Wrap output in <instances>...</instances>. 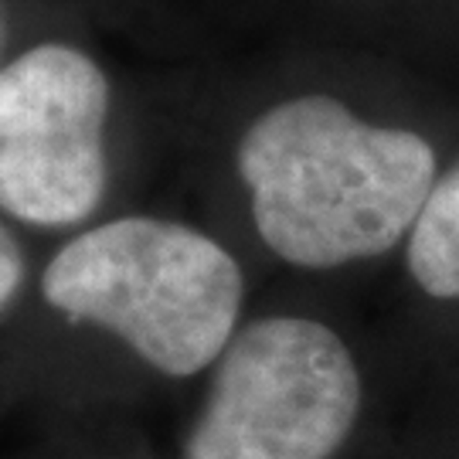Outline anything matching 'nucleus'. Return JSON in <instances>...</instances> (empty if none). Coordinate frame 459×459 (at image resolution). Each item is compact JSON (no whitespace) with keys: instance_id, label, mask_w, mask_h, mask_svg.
I'll use <instances>...</instances> for the list:
<instances>
[{"instance_id":"obj_1","label":"nucleus","mask_w":459,"mask_h":459,"mask_svg":"<svg viewBox=\"0 0 459 459\" xmlns=\"http://www.w3.org/2000/svg\"><path fill=\"white\" fill-rule=\"evenodd\" d=\"M263 242L303 269L381 255L415 229L436 187L419 133L371 126L330 96L265 109L238 143Z\"/></svg>"},{"instance_id":"obj_2","label":"nucleus","mask_w":459,"mask_h":459,"mask_svg":"<svg viewBox=\"0 0 459 459\" xmlns=\"http://www.w3.org/2000/svg\"><path fill=\"white\" fill-rule=\"evenodd\" d=\"M55 310L116 333L170 377L204 371L235 337L242 273L214 238L164 221L116 218L82 231L45 269Z\"/></svg>"},{"instance_id":"obj_3","label":"nucleus","mask_w":459,"mask_h":459,"mask_svg":"<svg viewBox=\"0 0 459 459\" xmlns=\"http://www.w3.org/2000/svg\"><path fill=\"white\" fill-rule=\"evenodd\" d=\"M361 377L344 341L303 316H265L221 351L181 459H330L354 429Z\"/></svg>"},{"instance_id":"obj_4","label":"nucleus","mask_w":459,"mask_h":459,"mask_svg":"<svg viewBox=\"0 0 459 459\" xmlns=\"http://www.w3.org/2000/svg\"><path fill=\"white\" fill-rule=\"evenodd\" d=\"M109 82L72 45L45 41L0 68V212L75 225L106 191Z\"/></svg>"},{"instance_id":"obj_5","label":"nucleus","mask_w":459,"mask_h":459,"mask_svg":"<svg viewBox=\"0 0 459 459\" xmlns=\"http://www.w3.org/2000/svg\"><path fill=\"white\" fill-rule=\"evenodd\" d=\"M415 282L436 299H459V164L436 181L409 242Z\"/></svg>"},{"instance_id":"obj_6","label":"nucleus","mask_w":459,"mask_h":459,"mask_svg":"<svg viewBox=\"0 0 459 459\" xmlns=\"http://www.w3.org/2000/svg\"><path fill=\"white\" fill-rule=\"evenodd\" d=\"M24 279V255H21V246L11 235L7 225H0V310L7 307V299L17 293Z\"/></svg>"},{"instance_id":"obj_7","label":"nucleus","mask_w":459,"mask_h":459,"mask_svg":"<svg viewBox=\"0 0 459 459\" xmlns=\"http://www.w3.org/2000/svg\"><path fill=\"white\" fill-rule=\"evenodd\" d=\"M0 41H4V17H0Z\"/></svg>"}]
</instances>
